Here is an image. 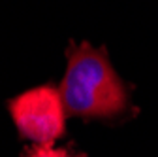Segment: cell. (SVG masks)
Masks as SVG:
<instances>
[{"label":"cell","mask_w":158,"mask_h":157,"mask_svg":"<svg viewBox=\"0 0 158 157\" xmlns=\"http://www.w3.org/2000/svg\"><path fill=\"white\" fill-rule=\"evenodd\" d=\"M64 108L73 115L109 117L126 106V89L107 59L89 46L70 53L68 68L60 83Z\"/></svg>","instance_id":"1"},{"label":"cell","mask_w":158,"mask_h":157,"mask_svg":"<svg viewBox=\"0 0 158 157\" xmlns=\"http://www.w3.org/2000/svg\"><path fill=\"white\" fill-rule=\"evenodd\" d=\"M64 110L60 93L49 85L34 87L10 102L17 129L40 146H51L64 132Z\"/></svg>","instance_id":"2"},{"label":"cell","mask_w":158,"mask_h":157,"mask_svg":"<svg viewBox=\"0 0 158 157\" xmlns=\"http://www.w3.org/2000/svg\"><path fill=\"white\" fill-rule=\"evenodd\" d=\"M27 157H73V155H70L64 150H55L51 146H38Z\"/></svg>","instance_id":"3"}]
</instances>
